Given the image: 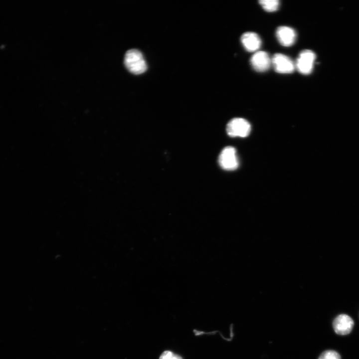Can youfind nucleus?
Instances as JSON below:
<instances>
[{
	"label": "nucleus",
	"instance_id": "1",
	"mask_svg": "<svg viewBox=\"0 0 359 359\" xmlns=\"http://www.w3.org/2000/svg\"><path fill=\"white\" fill-rule=\"evenodd\" d=\"M125 65L132 73L138 75L145 72L147 65L142 53L132 49L127 51L124 57Z\"/></svg>",
	"mask_w": 359,
	"mask_h": 359
},
{
	"label": "nucleus",
	"instance_id": "2",
	"mask_svg": "<svg viewBox=\"0 0 359 359\" xmlns=\"http://www.w3.org/2000/svg\"><path fill=\"white\" fill-rule=\"evenodd\" d=\"M251 131V125L245 119L235 118L231 119L227 124L226 132L232 137H245Z\"/></svg>",
	"mask_w": 359,
	"mask_h": 359
},
{
	"label": "nucleus",
	"instance_id": "3",
	"mask_svg": "<svg viewBox=\"0 0 359 359\" xmlns=\"http://www.w3.org/2000/svg\"><path fill=\"white\" fill-rule=\"evenodd\" d=\"M315 59L316 55L313 51L309 49L304 50L299 54L295 68L302 74H309L313 70Z\"/></svg>",
	"mask_w": 359,
	"mask_h": 359
},
{
	"label": "nucleus",
	"instance_id": "4",
	"mask_svg": "<svg viewBox=\"0 0 359 359\" xmlns=\"http://www.w3.org/2000/svg\"><path fill=\"white\" fill-rule=\"evenodd\" d=\"M218 162L220 166L225 170L233 171L239 165L236 151L232 147H226L221 152Z\"/></svg>",
	"mask_w": 359,
	"mask_h": 359
},
{
	"label": "nucleus",
	"instance_id": "5",
	"mask_svg": "<svg viewBox=\"0 0 359 359\" xmlns=\"http://www.w3.org/2000/svg\"><path fill=\"white\" fill-rule=\"evenodd\" d=\"M271 63L275 70L280 73H291L295 68V64L291 59L281 53L275 54L271 58Z\"/></svg>",
	"mask_w": 359,
	"mask_h": 359
},
{
	"label": "nucleus",
	"instance_id": "6",
	"mask_svg": "<svg viewBox=\"0 0 359 359\" xmlns=\"http://www.w3.org/2000/svg\"><path fill=\"white\" fill-rule=\"evenodd\" d=\"M332 325L337 334L345 336L349 334L353 330L354 321L348 315L342 314L334 319Z\"/></svg>",
	"mask_w": 359,
	"mask_h": 359
},
{
	"label": "nucleus",
	"instance_id": "7",
	"mask_svg": "<svg viewBox=\"0 0 359 359\" xmlns=\"http://www.w3.org/2000/svg\"><path fill=\"white\" fill-rule=\"evenodd\" d=\"M250 62L256 71L264 72L269 68L271 64V58L265 51H258L252 55Z\"/></svg>",
	"mask_w": 359,
	"mask_h": 359
},
{
	"label": "nucleus",
	"instance_id": "8",
	"mask_svg": "<svg viewBox=\"0 0 359 359\" xmlns=\"http://www.w3.org/2000/svg\"><path fill=\"white\" fill-rule=\"evenodd\" d=\"M276 34L279 42L284 46H291L296 40L295 31L288 26H279L276 30Z\"/></svg>",
	"mask_w": 359,
	"mask_h": 359
},
{
	"label": "nucleus",
	"instance_id": "9",
	"mask_svg": "<svg viewBox=\"0 0 359 359\" xmlns=\"http://www.w3.org/2000/svg\"><path fill=\"white\" fill-rule=\"evenodd\" d=\"M241 41L245 49L249 52L257 51L261 45L260 37L253 32L244 33L241 37Z\"/></svg>",
	"mask_w": 359,
	"mask_h": 359
},
{
	"label": "nucleus",
	"instance_id": "10",
	"mask_svg": "<svg viewBox=\"0 0 359 359\" xmlns=\"http://www.w3.org/2000/svg\"><path fill=\"white\" fill-rule=\"evenodd\" d=\"M259 2L263 9L268 12L277 10L280 5L278 0H261L259 1Z\"/></svg>",
	"mask_w": 359,
	"mask_h": 359
},
{
	"label": "nucleus",
	"instance_id": "11",
	"mask_svg": "<svg viewBox=\"0 0 359 359\" xmlns=\"http://www.w3.org/2000/svg\"><path fill=\"white\" fill-rule=\"evenodd\" d=\"M318 359H341V356L336 351L327 350L321 354Z\"/></svg>",
	"mask_w": 359,
	"mask_h": 359
},
{
	"label": "nucleus",
	"instance_id": "12",
	"mask_svg": "<svg viewBox=\"0 0 359 359\" xmlns=\"http://www.w3.org/2000/svg\"><path fill=\"white\" fill-rule=\"evenodd\" d=\"M159 359H182V358L171 351H166L161 354Z\"/></svg>",
	"mask_w": 359,
	"mask_h": 359
}]
</instances>
